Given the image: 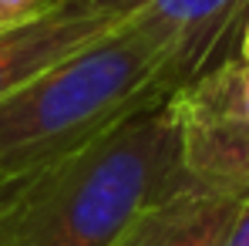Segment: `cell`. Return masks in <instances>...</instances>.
<instances>
[{
	"instance_id": "6da1fadb",
	"label": "cell",
	"mask_w": 249,
	"mask_h": 246,
	"mask_svg": "<svg viewBox=\"0 0 249 246\" xmlns=\"http://www.w3.org/2000/svg\"><path fill=\"white\" fill-rule=\"evenodd\" d=\"M178 88L172 54L145 27H111L0 101V179L64 162Z\"/></svg>"
},
{
	"instance_id": "7a4b0ae2",
	"label": "cell",
	"mask_w": 249,
	"mask_h": 246,
	"mask_svg": "<svg viewBox=\"0 0 249 246\" xmlns=\"http://www.w3.org/2000/svg\"><path fill=\"white\" fill-rule=\"evenodd\" d=\"M189 186L165 101L37 172L14 246H111L142 212Z\"/></svg>"
},
{
	"instance_id": "3957f363",
	"label": "cell",
	"mask_w": 249,
	"mask_h": 246,
	"mask_svg": "<svg viewBox=\"0 0 249 246\" xmlns=\"http://www.w3.org/2000/svg\"><path fill=\"white\" fill-rule=\"evenodd\" d=\"M168 108L196 186L249 192V61L232 54L185 81Z\"/></svg>"
},
{
	"instance_id": "277c9868",
	"label": "cell",
	"mask_w": 249,
	"mask_h": 246,
	"mask_svg": "<svg viewBox=\"0 0 249 246\" xmlns=\"http://www.w3.org/2000/svg\"><path fill=\"white\" fill-rule=\"evenodd\" d=\"M118 24H138L172 54L178 81L239 54L249 0H88Z\"/></svg>"
},
{
	"instance_id": "5b68a950",
	"label": "cell",
	"mask_w": 249,
	"mask_h": 246,
	"mask_svg": "<svg viewBox=\"0 0 249 246\" xmlns=\"http://www.w3.org/2000/svg\"><path fill=\"white\" fill-rule=\"evenodd\" d=\"M111 27H118V20L88 0H57L41 17L0 31V101L47 68L105 38Z\"/></svg>"
},
{
	"instance_id": "8992f818",
	"label": "cell",
	"mask_w": 249,
	"mask_h": 246,
	"mask_svg": "<svg viewBox=\"0 0 249 246\" xmlns=\"http://www.w3.org/2000/svg\"><path fill=\"white\" fill-rule=\"evenodd\" d=\"M243 196L189 186L142 212L111 246H226Z\"/></svg>"
},
{
	"instance_id": "52a82bcc",
	"label": "cell",
	"mask_w": 249,
	"mask_h": 246,
	"mask_svg": "<svg viewBox=\"0 0 249 246\" xmlns=\"http://www.w3.org/2000/svg\"><path fill=\"white\" fill-rule=\"evenodd\" d=\"M34 179H37V172L20 175V179H0V246H14L17 240V223H20Z\"/></svg>"
},
{
	"instance_id": "ba28073f",
	"label": "cell",
	"mask_w": 249,
	"mask_h": 246,
	"mask_svg": "<svg viewBox=\"0 0 249 246\" xmlns=\"http://www.w3.org/2000/svg\"><path fill=\"white\" fill-rule=\"evenodd\" d=\"M57 0H0V31L20 27L34 17H41L44 10H51Z\"/></svg>"
},
{
	"instance_id": "9c48e42d",
	"label": "cell",
	"mask_w": 249,
	"mask_h": 246,
	"mask_svg": "<svg viewBox=\"0 0 249 246\" xmlns=\"http://www.w3.org/2000/svg\"><path fill=\"white\" fill-rule=\"evenodd\" d=\"M226 246H249V192L239 203V212L229 226V236H226Z\"/></svg>"
},
{
	"instance_id": "30bf717a",
	"label": "cell",
	"mask_w": 249,
	"mask_h": 246,
	"mask_svg": "<svg viewBox=\"0 0 249 246\" xmlns=\"http://www.w3.org/2000/svg\"><path fill=\"white\" fill-rule=\"evenodd\" d=\"M239 54L249 61V17H246V27H243V38H239Z\"/></svg>"
}]
</instances>
